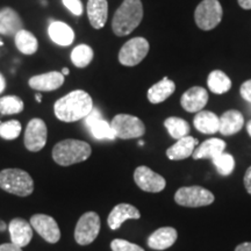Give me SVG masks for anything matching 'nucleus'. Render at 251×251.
Wrapping results in <instances>:
<instances>
[{
  "instance_id": "obj_31",
  "label": "nucleus",
  "mask_w": 251,
  "mask_h": 251,
  "mask_svg": "<svg viewBox=\"0 0 251 251\" xmlns=\"http://www.w3.org/2000/svg\"><path fill=\"white\" fill-rule=\"evenodd\" d=\"M23 99L17 96H6L0 98V114L11 115L18 114L24 111Z\"/></svg>"
},
{
  "instance_id": "obj_6",
  "label": "nucleus",
  "mask_w": 251,
  "mask_h": 251,
  "mask_svg": "<svg viewBox=\"0 0 251 251\" xmlns=\"http://www.w3.org/2000/svg\"><path fill=\"white\" fill-rule=\"evenodd\" d=\"M222 6L219 0H202L194 12L197 26L202 30H211L222 20Z\"/></svg>"
},
{
  "instance_id": "obj_38",
  "label": "nucleus",
  "mask_w": 251,
  "mask_h": 251,
  "mask_svg": "<svg viewBox=\"0 0 251 251\" xmlns=\"http://www.w3.org/2000/svg\"><path fill=\"white\" fill-rule=\"evenodd\" d=\"M0 251H23V248L15 246L13 243L0 244Z\"/></svg>"
},
{
  "instance_id": "obj_9",
  "label": "nucleus",
  "mask_w": 251,
  "mask_h": 251,
  "mask_svg": "<svg viewBox=\"0 0 251 251\" xmlns=\"http://www.w3.org/2000/svg\"><path fill=\"white\" fill-rule=\"evenodd\" d=\"M100 218L96 212H86L78 220L75 240L80 246H87L96 240L100 231Z\"/></svg>"
},
{
  "instance_id": "obj_7",
  "label": "nucleus",
  "mask_w": 251,
  "mask_h": 251,
  "mask_svg": "<svg viewBox=\"0 0 251 251\" xmlns=\"http://www.w3.org/2000/svg\"><path fill=\"white\" fill-rule=\"evenodd\" d=\"M215 198L211 191L201 186L180 187L175 194V201L183 207H203L214 202Z\"/></svg>"
},
{
  "instance_id": "obj_20",
  "label": "nucleus",
  "mask_w": 251,
  "mask_h": 251,
  "mask_svg": "<svg viewBox=\"0 0 251 251\" xmlns=\"http://www.w3.org/2000/svg\"><path fill=\"white\" fill-rule=\"evenodd\" d=\"M87 15L91 26L96 29L105 27L108 18L107 0H89L87 1Z\"/></svg>"
},
{
  "instance_id": "obj_2",
  "label": "nucleus",
  "mask_w": 251,
  "mask_h": 251,
  "mask_svg": "<svg viewBox=\"0 0 251 251\" xmlns=\"http://www.w3.org/2000/svg\"><path fill=\"white\" fill-rule=\"evenodd\" d=\"M143 18L141 0H124L117 9L112 21L113 31L117 36H127L139 27Z\"/></svg>"
},
{
  "instance_id": "obj_40",
  "label": "nucleus",
  "mask_w": 251,
  "mask_h": 251,
  "mask_svg": "<svg viewBox=\"0 0 251 251\" xmlns=\"http://www.w3.org/2000/svg\"><path fill=\"white\" fill-rule=\"evenodd\" d=\"M238 5L244 9H251V0H237Z\"/></svg>"
},
{
  "instance_id": "obj_25",
  "label": "nucleus",
  "mask_w": 251,
  "mask_h": 251,
  "mask_svg": "<svg viewBox=\"0 0 251 251\" xmlns=\"http://www.w3.org/2000/svg\"><path fill=\"white\" fill-rule=\"evenodd\" d=\"M194 127L202 134H215L220 128V118L209 111H200L197 113L193 120Z\"/></svg>"
},
{
  "instance_id": "obj_4",
  "label": "nucleus",
  "mask_w": 251,
  "mask_h": 251,
  "mask_svg": "<svg viewBox=\"0 0 251 251\" xmlns=\"http://www.w3.org/2000/svg\"><path fill=\"white\" fill-rule=\"evenodd\" d=\"M0 188L14 196L28 197L34 191V181L21 169H5L0 171Z\"/></svg>"
},
{
  "instance_id": "obj_42",
  "label": "nucleus",
  "mask_w": 251,
  "mask_h": 251,
  "mask_svg": "<svg viewBox=\"0 0 251 251\" xmlns=\"http://www.w3.org/2000/svg\"><path fill=\"white\" fill-rule=\"evenodd\" d=\"M8 227H7V225L5 224L4 221H2V220H0V231H4V230H6V229H7Z\"/></svg>"
},
{
  "instance_id": "obj_19",
  "label": "nucleus",
  "mask_w": 251,
  "mask_h": 251,
  "mask_svg": "<svg viewBox=\"0 0 251 251\" xmlns=\"http://www.w3.org/2000/svg\"><path fill=\"white\" fill-rule=\"evenodd\" d=\"M24 29V24L14 9L5 7L0 11V34L5 36H15L18 31Z\"/></svg>"
},
{
  "instance_id": "obj_14",
  "label": "nucleus",
  "mask_w": 251,
  "mask_h": 251,
  "mask_svg": "<svg viewBox=\"0 0 251 251\" xmlns=\"http://www.w3.org/2000/svg\"><path fill=\"white\" fill-rule=\"evenodd\" d=\"M208 101V93L203 87L194 86L187 90L180 98L181 107L188 113L202 111Z\"/></svg>"
},
{
  "instance_id": "obj_39",
  "label": "nucleus",
  "mask_w": 251,
  "mask_h": 251,
  "mask_svg": "<svg viewBox=\"0 0 251 251\" xmlns=\"http://www.w3.org/2000/svg\"><path fill=\"white\" fill-rule=\"evenodd\" d=\"M235 251H251V242H244L236 247Z\"/></svg>"
},
{
  "instance_id": "obj_13",
  "label": "nucleus",
  "mask_w": 251,
  "mask_h": 251,
  "mask_svg": "<svg viewBox=\"0 0 251 251\" xmlns=\"http://www.w3.org/2000/svg\"><path fill=\"white\" fill-rule=\"evenodd\" d=\"M85 124L86 127L89 128L91 135L96 140L113 141L117 139L111 127V124H108L102 118V115L100 114V112L97 108H93L92 112L85 118Z\"/></svg>"
},
{
  "instance_id": "obj_17",
  "label": "nucleus",
  "mask_w": 251,
  "mask_h": 251,
  "mask_svg": "<svg viewBox=\"0 0 251 251\" xmlns=\"http://www.w3.org/2000/svg\"><path fill=\"white\" fill-rule=\"evenodd\" d=\"M141 218V213L136 207L130 203H119L109 213L107 224L112 230H117L127 220H137Z\"/></svg>"
},
{
  "instance_id": "obj_12",
  "label": "nucleus",
  "mask_w": 251,
  "mask_h": 251,
  "mask_svg": "<svg viewBox=\"0 0 251 251\" xmlns=\"http://www.w3.org/2000/svg\"><path fill=\"white\" fill-rule=\"evenodd\" d=\"M134 180L141 190L150 193H158L166 186L164 177L153 172L148 166H139L134 172Z\"/></svg>"
},
{
  "instance_id": "obj_43",
  "label": "nucleus",
  "mask_w": 251,
  "mask_h": 251,
  "mask_svg": "<svg viewBox=\"0 0 251 251\" xmlns=\"http://www.w3.org/2000/svg\"><path fill=\"white\" fill-rule=\"evenodd\" d=\"M61 72L63 74V76H67V75H69V72H70V71H69L68 68H63Z\"/></svg>"
},
{
  "instance_id": "obj_5",
  "label": "nucleus",
  "mask_w": 251,
  "mask_h": 251,
  "mask_svg": "<svg viewBox=\"0 0 251 251\" xmlns=\"http://www.w3.org/2000/svg\"><path fill=\"white\" fill-rule=\"evenodd\" d=\"M111 127L115 137L130 140L142 137L146 133V126L139 118L129 114H118L113 118Z\"/></svg>"
},
{
  "instance_id": "obj_41",
  "label": "nucleus",
  "mask_w": 251,
  "mask_h": 251,
  "mask_svg": "<svg viewBox=\"0 0 251 251\" xmlns=\"http://www.w3.org/2000/svg\"><path fill=\"white\" fill-rule=\"evenodd\" d=\"M5 87H6V80H5L4 76L0 74V93L5 90Z\"/></svg>"
},
{
  "instance_id": "obj_32",
  "label": "nucleus",
  "mask_w": 251,
  "mask_h": 251,
  "mask_svg": "<svg viewBox=\"0 0 251 251\" xmlns=\"http://www.w3.org/2000/svg\"><path fill=\"white\" fill-rule=\"evenodd\" d=\"M213 164L215 165L216 171L221 176H229L233 174L235 169V159L230 153L221 152L215 158L212 159Z\"/></svg>"
},
{
  "instance_id": "obj_22",
  "label": "nucleus",
  "mask_w": 251,
  "mask_h": 251,
  "mask_svg": "<svg viewBox=\"0 0 251 251\" xmlns=\"http://www.w3.org/2000/svg\"><path fill=\"white\" fill-rule=\"evenodd\" d=\"M244 125V118L242 113L236 109L225 112L220 118L219 131L225 136H230L242 129Z\"/></svg>"
},
{
  "instance_id": "obj_16",
  "label": "nucleus",
  "mask_w": 251,
  "mask_h": 251,
  "mask_svg": "<svg viewBox=\"0 0 251 251\" xmlns=\"http://www.w3.org/2000/svg\"><path fill=\"white\" fill-rule=\"evenodd\" d=\"M28 84H29L31 89L35 91L50 92V91L59 89L64 84V76H63L62 72L58 71L47 72V74L31 77Z\"/></svg>"
},
{
  "instance_id": "obj_33",
  "label": "nucleus",
  "mask_w": 251,
  "mask_h": 251,
  "mask_svg": "<svg viewBox=\"0 0 251 251\" xmlns=\"http://www.w3.org/2000/svg\"><path fill=\"white\" fill-rule=\"evenodd\" d=\"M21 133V124L17 120L0 122V137L4 140L18 139Z\"/></svg>"
},
{
  "instance_id": "obj_10",
  "label": "nucleus",
  "mask_w": 251,
  "mask_h": 251,
  "mask_svg": "<svg viewBox=\"0 0 251 251\" xmlns=\"http://www.w3.org/2000/svg\"><path fill=\"white\" fill-rule=\"evenodd\" d=\"M47 135H48V130H47L46 122L39 118L31 119L25 130V147L29 151H40L45 148Z\"/></svg>"
},
{
  "instance_id": "obj_27",
  "label": "nucleus",
  "mask_w": 251,
  "mask_h": 251,
  "mask_svg": "<svg viewBox=\"0 0 251 251\" xmlns=\"http://www.w3.org/2000/svg\"><path fill=\"white\" fill-rule=\"evenodd\" d=\"M15 46L18 50L25 55H33L35 54L39 49V42L37 39L31 34L30 31L26 29H21L18 31L14 36Z\"/></svg>"
},
{
  "instance_id": "obj_3",
  "label": "nucleus",
  "mask_w": 251,
  "mask_h": 251,
  "mask_svg": "<svg viewBox=\"0 0 251 251\" xmlns=\"http://www.w3.org/2000/svg\"><path fill=\"white\" fill-rule=\"evenodd\" d=\"M92 149L89 143L79 140H63L52 149V159L58 165L69 166L86 161Z\"/></svg>"
},
{
  "instance_id": "obj_44",
  "label": "nucleus",
  "mask_w": 251,
  "mask_h": 251,
  "mask_svg": "<svg viewBox=\"0 0 251 251\" xmlns=\"http://www.w3.org/2000/svg\"><path fill=\"white\" fill-rule=\"evenodd\" d=\"M247 130H248V134L250 135L251 136V120L248 122V125H247Z\"/></svg>"
},
{
  "instance_id": "obj_11",
  "label": "nucleus",
  "mask_w": 251,
  "mask_h": 251,
  "mask_svg": "<svg viewBox=\"0 0 251 251\" xmlns=\"http://www.w3.org/2000/svg\"><path fill=\"white\" fill-rule=\"evenodd\" d=\"M29 224L34 230L48 243H57L61 238V230L56 220L47 214H35L30 218Z\"/></svg>"
},
{
  "instance_id": "obj_45",
  "label": "nucleus",
  "mask_w": 251,
  "mask_h": 251,
  "mask_svg": "<svg viewBox=\"0 0 251 251\" xmlns=\"http://www.w3.org/2000/svg\"><path fill=\"white\" fill-rule=\"evenodd\" d=\"M36 99H37V101L41 102V100H42V97H41V94H36Z\"/></svg>"
},
{
  "instance_id": "obj_1",
  "label": "nucleus",
  "mask_w": 251,
  "mask_h": 251,
  "mask_svg": "<svg viewBox=\"0 0 251 251\" xmlns=\"http://www.w3.org/2000/svg\"><path fill=\"white\" fill-rule=\"evenodd\" d=\"M94 108L91 96L83 90H76L58 99L54 105L56 118L63 122H76L85 119Z\"/></svg>"
},
{
  "instance_id": "obj_28",
  "label": "nucleus",
  "mask_w": 251,
  "mask_h": 251,
  "mask_svg": "<svg viewBox=\"0 0 251 251\" xmlns=\"http://www.w3.org/2000/svg\"><path fill=\"white\" fill-rule=\"evenodd\" d=\"M207 85L213 93L224 94L231 89V80L224 71L214 70L207 78Z\"/></svg>"
},
{
  "instance_id": "obj_24",
  "label": "nucleus",
  "mask_w": 251,
  "mask_h": 251,
  "mask_svg": "<svg viewBox=\"0 0 251 251\" xmlns=\"http://www.w3.org/2000/svg\"><path fill=\"white\" fill-rule=\"evenodd\" d=\"M226 142L221 139H209L194 149L192 157L194 159H213L225 151Z\"/></svg>"
},
{
  "instance_id": "obj_21",
  "label": "nucleus",
  "mask_w": 251,
  "mask_h": 251,
  "mask_svg": "<svg viewBox=\"0 0 251 251\" xmlns=\"http://www.w3.org/2000/svg\"><path fill=\"white\" fill-rule=\"evenodd\" d=\"M197 146L198 140L187 135V136L177 140V142L174 146H171L170 148L166 150V156L171 161H181V159L192 156Z\"/></svg>"
},
{
  "instance_id": "obj_23",
  "label": "nucleus",
  "mask_w": 251,
  "mask_h": 251,
  "mask_svg": "<svg viewBox=\"0 0 251 251\" xmlns=\"http://www.w3.org/2000/svg\"><path fill=\"white\" fill-rule=\"evenodd\" d=\"M48 34L52 42L61 47L70 46L75 41V31L69 25L62 21H54L48 27Z\"/></svg>"
},
{
  "instance_id": "obj_8",
  "label": "nucleus",
  "mask_w": 251,
  "mask_h": 251,
  "mask_svg": "<svg viewBox=\"0 0 251 251\" xmlns=\"http://www.w3.org/2000/svg\"><path fill=\"white\" fill-rule=\"evenodd\" d=\"M149 42L144 37H134L126 42L119 51V62L125 67H135L149 52Z\"/></svg>"
},
{
  "instance_id": "obj_36",
  "label": "nucleus",
  "mask_w": 251,
  "mask_h": 251,
  "mask_svg": "<svg viewBox=\"0 0 251 251\" xmlns=\"http://www.w3.org/2000/svg\"><path fill=\"white\" fill-rule=\"evenodd\" d=\"M240 92L242 98L246 100V101L251 103V79L244 81L242 86H241Z\"/></svg>"
},
{
  "instance_id": "obj_15",
  "label": "nucleus",
  "mask_w": 251,
  "mask_h": 251,
  "mask_svg": "<svg viewBox=\"0 0 251 251\" xmlns=\"http://www.w3.org/2000/svg\"><path fill=\"white\" fill-rule=\"evenodd\" d=\"M8 231L12 243L20 248L27 247L33 238V227L29 222L21 218L13 219L9 222Z\"/></svg>"
},
{
  "instance_id": "obj_29",
  "label": "nucleus",
  "mask_w": 251,
  "mask_h": 251,
  "mask_svg": "<svg viewBox=\"0 0 251 251\" xmlns=\"http://www.w3.org/2000/svg\"><path fill=\"white\" fill-rule=\"evenodd\" d=\"M164 126L170 136L175 140H179L181 137L187 136L190 133V125L184 119L170 117L164 121Z\"/></svg>"
},
{
  "instance_id": "obj_34",
  "label": "nucleus",
  "mask_w": 251,
  "mask_h": 251,
  "mask_svg": "<svg viewBox=\"0 0 251 251\" xmlns=\"http://www.w3.org/2000/svg\"><path fill=\"white\" fill-rule=\"evenodd\" d=\"M112 251H144L143 248H141L137 244L128 242L121 238H115L111 243Z\"/></svg>"
},
{
  "instance_id": "obj_18",
  "label": "nucleus",
  "mask_w": 251,
  "mask_h": 251,
  "mask_svg": "<svg viewBox=\"0 0 251 251\" xmlns=\"http://www.w3.org/2000/svg\"><path fill=\"white\" fill-rule=\"evenodd\" d=\"M178 238V233L172 227H162L150 235L148 238V246L152 250L162 251L174 246Z\"/></svg>"
},
{
  "instance_id": "obj_37",
  "label": "nucleus",
  "mask_w": 251,
  "mask_h": 251,
  "mask_svg": "<svg viewBox=\"0 0 251 251\" xmlns=\"http://www.w3.org/2000/svg\"><path fill=\"white\" fill-rule=\"evenodd\" d=\"M244 186H246L247 192L251 196V166L248 168L246 175H244Z\"/></svg>"
},
{
  "instance_id": "obj_26",
  "label": "nucleus",
  "mask_w": 251,
  "mask_h": 251,
  "mask_svg": "<svg viewBox=\"0 0 251 251\" xmlns=\"http://www.w3.org/2000/svg\"><path fill=\"white\" fill-rule=\"evenodd\" d=\"M176 90V84L168 77H164L162 80L157 81L148 90L147 97L151 103H161L165 101Z\"/></svg>"
},
{
  "instance_id": "obj_30",
  "label": "nucleus",
  "mask_w": 251,
  "mask_h": 251,
  "mask_svg": "<svg viewBox=\"0 0 251 251\" xmlns=\"http://www.w3.org/2000/svg\"><path fill=\"white\" fill-rule=\"evenodd\" d=\"M93 49L87 45H79L72 50L71 61L77 68H86L93 59Z\"/></svg>"
},
{
  "instance_id": "obj_35",
  "label": "nucleus",
  "mask_w": 251,
  "mask_h": 251,
  "mask_svg": "<svg viewBox=\"0 0 251 251\" xmlns=\"http://www.w3.org/2000/svg\"><path fill=\"white\" fill-rule=\"evenodd\" d=\"M63 4L67 7L72 14L76 17H80L83 14V4L80 0H62Z\"/></svg>"
}]
</instances>
